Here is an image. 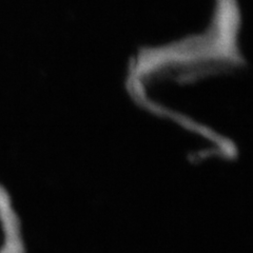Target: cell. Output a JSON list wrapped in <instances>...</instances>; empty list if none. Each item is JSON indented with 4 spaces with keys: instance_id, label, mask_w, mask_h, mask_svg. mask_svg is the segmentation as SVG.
<instances>
[{
    "instance_id": "6da1fadb",
    "label": "cell",
    "mask_w": 253,
    "mask_h": 253,
    "mask_svg": "<svg viewBox=\"0 0 253 253\" xmlns=\"http://www.w3.org/2000/svg\"><path fill=\"white\" fill-rule=\"evenodd\" d=\"M247 84L231 49L139 55L129 76L142 109L216 147L232 145L252 121Z\"/></svg>"
}]
</instances>
